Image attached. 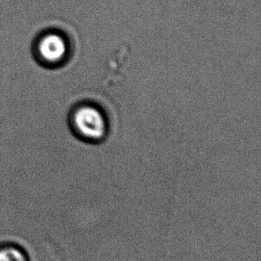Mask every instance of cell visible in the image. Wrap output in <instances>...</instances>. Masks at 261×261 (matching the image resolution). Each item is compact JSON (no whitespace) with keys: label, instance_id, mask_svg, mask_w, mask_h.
<instances>
[{"label":"cell","instance_id":"obj_1","mask_svg":"<svg viewBox=\"0 0 261 261\" xmlns=\"http://www.w3.org/2000/svg\"><path fill=\"white\" fill-rule=\"evenodd\" d=\"M67 122L75 138L86 144H102L109 136L108 115L102 106L94 101L84 100L71 106Z\"/></svg>","mask_w":261,"mask_h":261},{"label":"cell","instance_id":"obj_2","mask_svg":"<svg viewBox=\"0 0 261 261\" xmlns=\"http://www.w3.org/2000/svg\"><path fill=\"white\" fill-rule=\"evenodd\" d=\"M36 62L43 68L55 70L64 67L71 56L68 41L58 33L50 32L39 38L33 49Z\"/></svg>","mask_w":261,"mask_h":261},{"label":"cell","instance_id":"obj_3","mask_svg":"<svg viewBox=\"0 0 261 261\" xmlns=\"http://www.w3.org/2000/svg\"><path fill=\"white\" fill-rule=\"evenodd\" d=\"M0 261H31V257L21 244L14 242H1Z\"/></svg>","mask_w":261,"mask_h":261}]
</instances>
